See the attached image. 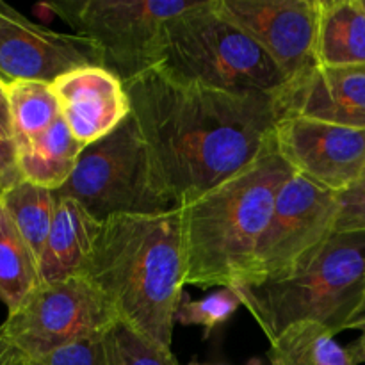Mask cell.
Returning <instances> with one entry per match:
<instances>
[{
  "mask_svg": "<svg viewBox=\"0 0 365 365\" xmlns=\"http://www.w3.org/2000/svg\"><path fill=\"white\" fill-rule=\"evenodd\" d=\"M125 86L157 173L178 205L237 175L274 145L269 95L207 88L163 68Z\"/></svg>",
  "mask_w": 365,
  "mask_h": 365,
  "instance_id": "cell-1",
  "label": "cell"
},
{
  "mask_svg": "<svg viewBox=\"0 0 365 365\" xmlns=\"http://www.w3.org/2000/svg\"><path fill=\"white\" fill-rule=\"evenodd\" d=\"M84 277L120 323L171 349L175 317L185 296L180 210L103 221Z\"/></svg>",
  "mask_w": 365,
  "mask_h": 365,
  "instance_id": "cell-2",
  "label": "cell"
},
{
  "mask_svg": "<svg viewBox=\"0 0 365 365\" xmlns=\"http://www.w3.org/2000/svg\"><path fill=\"white\" fill-rule=\"evenodd\" d=\"M291 175L273 145L237 175L180 205L185 285L205 291L246 282L278 191Z\"/></svg>",
  "mask_w": 365,
  "mask_h": 365,
  "instance_id": "cell-3",
  "label": "cell"
},
{
  "mask_svg": "<svg viewBox=\"0 0 365 365\" xmlns=\"http://www.w3.org/2000/svg\"><path fill=\"white\" fill-rule=\"evenodd\" d=\"M234 291L269 342L303 321L337 337L349 330L365 299V230L335 232L319 255L291 278Z\"/></svg>",
  "mask_w": 365,
  "mask_h": 365,
  "instance_id": "cell-4",
  "label": "cell"
},
{
  "mask_svg": "<svg viewBox=\"0 0 365 365\" xmlns=\"http://www.w3.org/2000/svg\"><path fill=\"white\" fill-rule=\"evenodd\" d=\"M157 68L232 93L273 96L287 82L271 57L220 13L216 0H200L195 9L168 24Z\"/></svg>",
  "mask_w": 365,
  "mask_h": 365,
  "instance_id": "cell-5",
  "label": "cell"
},
{
  "mask_svg": "<svg viewBox=\"0 0 365 365\" xmlns=\"http://www.w3.org/2000/svg\"><path fill=\"white\" fill-rule=\"evenodd\" d=\"M56 196L81 203L93 217L153 216L180 209L159 177L134 114L100 141L86 146Z\"/></svg>",
  "mask_w": 365,
  "mask_h": 365,
  "instance_id": "cell-6",
  "label": "cell"
},
{
  "mask_svg": "<svg viewBox=\"0 0 365 365\" xmlns=\"http://www.w3.org/2000/svg\"><path fill=\"white\" fill-rule=\"evenodd\" d=\"M200 0H59L45 4L73 34L91 43L100 66L123 84L148 73L163 59L166 27Z\"/></svg>",
  "mask_w": 365,
  "mask_h": 365,
  "instance_id": "cell-7",
  "label": "cell"
},
{
  "mask_svg": "<svg viewBox=\"0 0 365 365\" xmlns=\"http://www.w3.org/2000/svg\"><path fill=\"white\" fill-rule=\"evenodd\" d=\"M339 214V195L292 171L278 191L250 277L241 285L285 280L305 269L337 232Z\"/></svg>",
  "mask_w": 365,
  "mask_h": 365,
  "instance_id": "cell-8",
  "label": "cell"
},
{
  "mask_svg": "<svg viewBox=\"0 0 365 365\" xmlns=\"http://www.w3.org/2000/svg\"><path fill=\"white\" fill-rule=\"evenodd\" d=\"M102 292L84 274L39 284L0 327L25 359H39L82 339L107 334L116 323Z\"/></svg>",
  "mask_w": 365,
  "mask_h": 365,
  "instance_id": "cell-9",
  "label": "cell"
},
{
  "mask_svg": "<svg viewBox=\"0 0 365 365\" xmlns=\"http://www.w3.org/2000/svg\"><path fill=\"white\" fill-rule=\"evenodd\" d=\"M274 146L294 173L327 191H348L365 170V128L302 116L277 118Z\"/></svg>",
  "mask_w": 365,
  "mask_h": 365,
  "instance_id": "cell-10",
  "label": "cell"
},
{
  "mask_svg": "<svg viewBox=\"0 0 365 365\" xmlns=\"http://www.w3.org/2000/svg\"><path fill=\"white\" fill-rule=\"evenodd\" d=\"M216 6L271 57L287 81L317 64L319 0H216Z\"/></svg>",
  "mask_w": 365,
  "mask_h": 365,
  "instance_id": "cell-11",
  "label": "cell"
},
{
  "mask_svg": "<svg viewBox=\"0 0 365 365\" xmlns=\"http://www.w3.org/2000/svg\"><path fill=\"white\" fill-rule=\"evenodd\" d=\"M82 66H100V56L91 43L73 32L50 31L0 2V78L6 84H52L61 75Z\"/></svg>",
  "mask_w": 365,
  "mask_h": 365,
  "instance_id": "cell-12",
  "label": "cell"
},
{
  "mask_svg": "<svg viewBox=\"0 0 365 365\" xmlns=\"http://www.w3.org/2000/svg\"><path fill=\"white\" fill-rule=\"evenodd\" d=\"M277 118L302 116L365 128V66H316L289 78L273 95Z\"/></svg>",
  "mask_w": 365,
  "mask_h": 365,
  "instance_id": "cell-13",
  "label": "cell"
},
{
  "mask_svg": "<svg viewBox=\"0 0 365 365\" xmlns=\"http://www.w3.org/2000/svg\"><path fill=\"white\" fill-rule=\"evenodd\" d=\"M61 116L73 138L89 146L109 135L132 114L127 86L102 66H82L52 82Z\"/></svg>",
  "mask_w": 365,
  "mask_h": 365,
  "instance_id": "cell-14",
  "label": "cell"
},
{
  "mask_svg": "<svg viewBox=\"0 0 365 365\" xmlns=\"http://www.w3.org/2000/svg\"><path fill=\"white\" fill-rule=\"evenodd\" d=\"M100 230L102 221L93 217L81 203L57 196L52 228L38 260L41 284L84 274Z\"/></svg>",
  "mask_w": 365,
  "mask_h": 365,
  "instance_id": "cell-15",
  "label": "cell"
},
{
  "mask_svg": "<svg viewBox=\"0 0 365 365\" xmlns=\"http://www.w3.org/2000/svg\"><path fill=\"white\" fill-rule=\"evenodd\" d=\"M319 66H365V13L360 0H319Z\"/></svg>",
  "mask_w": 365,
  "mask_h": 365,
  "instance_id": "cell-16",
  "label": "cell"
},
{
  "mask_svg": "<svg viewBox=\"0 0 365 365\" xmlns=\"http://www.w3.org/2000/svg\"><path fill=\"white\" fill-rule=\"evenodd\" d=\"M84 146L73 138L63 116L38 138L18 146V164L24 180L41 187H63L73 173Z\"/></svg>",
  "mask_w": 365,
  "mask_h": 365,
  "instance_id": "cell-17",
  "label": "cell"
},
{
  "mask_svg": "<svg viewBox=\"0 0 365 365\" xmlns=\"http://www.w3.org/2000/svg\"><path fill=\"white\" fill-rule=\"evenodd\" d=\"M271 365H356L348 348L328 328L303 321L269 342Z\"/></svg>",
  "mask_w": 365,
  "mask_h": 365,
  "instance_id": "cell-18",
  "label": "cell"
},
{
  "mask_svg": "<svg viewBox=\"0 0 365 365\" xmlns=\"http://www.w3.org/2000/svg\"><path fill=\"white\" fill-rule=\"evenodd\" d=\"M41 284L38 259L0 203V299L9 314Z\"/></svg>",
  "mask_w": 365,
  "mask_h": 365,
  "instance_id": "cell-19",
  "label": "cell"
},
{
  "mask_svg": "<svg viewBox=\"0 0 365 365\" xmlns=\"http://www.w3.org/2000/svg\"><path fill=\"white\" fill-rule=\"evenodd\" d=\"M0 203L39 260L56 216V192L29 180H20L0 198Z\"/></svg>",
  "mask_w": 365,
  "mask_h": 365,
  "instance_id": "cell-20",
  "label": "cell"
},
{
  "mask_svg": "<svg viewBox=\"0 0 365 365\" xmlns=\"http://www.w3.org/2000/svg\"><path fill=\"white\" fill-rule=\"evenodd\" d=\"M7 98L16 146L41 135L61 118L59 100L48 82L14 81L7 84Z\"/></svg>",
  "mask_w": 365,
  "mask_h": 365,
  "instance_id": "cell-21",
  "label": "cell"
},
{
  "mask_svg": "<svg viewBox=\"0 0 365 365\" xmlns=\"http://www.w3.org/2000/svg\"><path fill=\"white\" fill-rule=\"evenodd\" d=\"M103 339L109 365H180L171 349L160 348L120 321L107 330Z\"/></svg>",
  "mask_w": 365,
  "mask_h": 365,
  "instance_id": "cell-22",
  "label": "cell"
},
{
  "mask_svg": "<svg viewBox=\"0 0 365 365\" xmlns=\"http://www.w3.org/2000/svg\"><path fill=\"white\" fill-rule=\"evenodd\" d=\"M241 307L237 292L234 289H220L205 298L189 299L185 294L175 321L184 327H202L203 339H209L214 330L227 324Z\"/></svg>",
  "mask_w": 365,
  "mask_h": 365,
  "instance_id": "cell-23",
  "label": "cell"
},
{
  "mask_svg": "<svg viewBox=\"0 0 365 365\" xmlns=\"http://www.w3.org/2000/svg\"><path fill=\"white\" fill-rule=\"evenodd\" d=\"M103 335L71 342L39 359L18 355V365H109Z\"/></svg>",
  "mask_w": 365,
  "mask_h": 365,
  "instance_id": "cell-24",
  "label": "cell"
},
{
  "mask_svg": "<svg viewBox=\"0 0 365 365\" xmlns=\"http://www.w3.org/2000/svg\"><path fill=\"white\" fill-rule=\"evenodd\" d=\"M341 214L337 220V232L365 230V170L359 180L339 195Z\"/></svg>",
  "mask_w": 365,
  "mask_h": 365,
  "instance_id": "cell-25",
  "label": "cell"
},
{
  "mask_svg": "<svg viewBox=\"0 0 365 365\" xmlns=\"http://www.w3.org/2000/svg\"><path fill=\"white\" fill-rule=\"evenodd\" d=\"M24 180L18 164V146L13 139L0 138V198Z\"/></svg>",
  "mask_w": 365,
  "mask_h": 365,
  "instance_id": "cell-26",
  "label": "cell"
},
{
  "mask_svg": "<svg viewBox=\"0 0 365 365\" xmlns=\"http://www.w3.org/2000/svg\"><path fill=\"white\" fill-rule=\"evenodd\" d=\"M349 330L360 331V335L355 342H351V344L348 346V351L351 353L353 360H355L356 365L365 364V299L362 303V309L359 310L356 317L353 319Z\"/></svg>",
  "mask_w": 365,
  "mask_h": 365,
  "instance_id": "cell-27",
  "label": "cell"
},
{
  "mask_svg": "<svg viewBox=\"0 0 365 365\" xmlns=\"http://www.w3.org/2000/svg\"><path fill=\"white\" fill-rule=\"evenodd\" d=\"M0 138L13 139V123H11V109H9V98H7V84L2 81V78H0Z\"/></svg>",
  "mask_w": 365,
  "mask_h": 365,
  "instance_id": "cell-28",
  "label": "cell"
},
{
  "mask_svg": "<svg viewBox=\"0 0 365 365\" xmlns=\"http://www.w3.org/2000/svg\"><path fill=\"white\" fill-rule=\"evenodd\" d=\"M16 355L18 351L13 348V344L7 341V337L2 334V330H0V365H9Z\"/></svg>",
  "mask_w": 365,
  "mask_h": 365,
  "instance_id": "cell-29",
  "label": "cell"
},
{
  "mask_svg": "<svg viewBox=\"0 0 365 365\" xmlns=\"http://www.w3.org/2000/svg\"><path fill=\"white\" fill-rule=\"evenodd\" d=\"M187 365H225V364H216V362H198V360H192Z\"/></svg>",
  "mask_w": 365,
  "mask_h": 365,
  "instance_id": "cell-30",
  "label": "cell"
},
{
  "mask_svg": "<svg viewBox=\"0 0 365 365\" xmlns=\"http://www.w3.org/2000/svg\"><path fill=\"white\" fill-rule=\"evenodd\" d=\"M18 355H20V353H18ZM18 355L14 356V359H13V362H11L9 365H18Z\"/></svg>",
  "mask_w": 365,
  "mask_h": 365,
  "instance_id": "cell-31",
  "label": "cell"
},
{
  "mask_svg": "<svg viewBox=\"0 0 365 365\" xmlns=\"http://www.w3.org/2000/svg\"><path fill=\"white\" fill-rule=\"evenodd\" d=\"M360 6H362V9H364V13H365V0H360Z\"/></svg>",
  "mask_w": 365,
  "mask_h": 365,
  "instance_id": "cell-32",
  "label": "cell"
}]
</instances>
